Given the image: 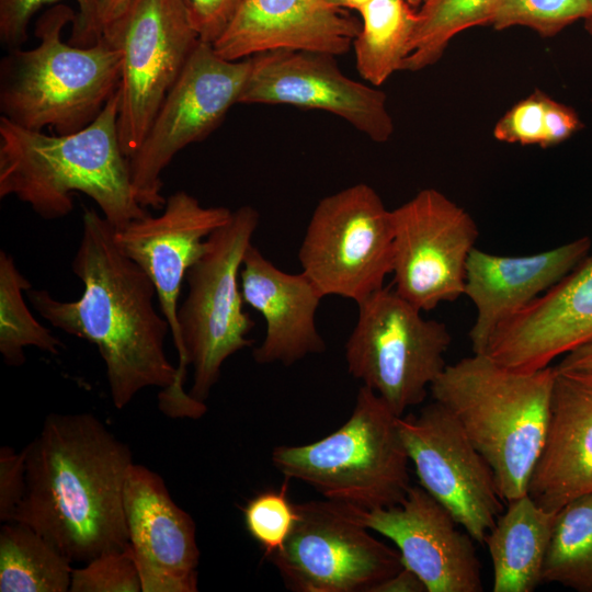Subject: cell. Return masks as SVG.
Listing matches in <instances>:
<instances>
[{"label":"cell","instance_id":"6da1fadb","mask_svg":"<svg viewBox=\"0 0 592 592\" xmlns=\"http://www.w3.org/2000/svg\"><path fill=\"white\" fill-rule=\"evenodd\" d=\"M115 227L84 208L79 247L71 262L83 283L77 300L61 301L47 289L25 292L52 326L98 348L112 402L123 409L144 388L159 387L160 410L171 418L200 419L207 407L178 386V369L164 350L170 326L153 307L156 287L117 246Z\"/></svg>","mask_w":592,"mask_h":592},{"label":"cell","instance_id":"7a4b0ae2","mask_svg":"<svg viewBox=\"0 0 592 592\" xmlns=\"http://www.w3.org/2000/svg\"><path fill=\"white\" fill-rule=\"evenodd\" d=\"M25 452V491L11 521L35 530L71 562L129 545L123 496L132 452L100 419L50 413Z\"/></svg>","mask_w":592,"mask_h":592},{"label":"cell","instance_id":"3957f363","mask_svg":"<svg viewBox=\"0 0 592 592\" xmlns=\"http://www.w3.org/2000/svg\"><path fill=\"white\" fill-rule=\"evenodd\" d=\"M118 101L116 91L90 125L68 135L26 129L1 116L0 197L14 195L46 220L67 216L76 192L92 198L116 229L147 216L119 145Z\"/></svg>","mask_w":592,"mask_h":592},{"label":"cell","instance_id":"277c9868","mask_svg":"<svg viewBox=\"0 0 592 592\" xmlns=\"http://www.w3.org/2000/svg\"><path fill=\"white\" fill-rule=\"evenodd\" d=\"M555 366L505 367L473 353L446 365L431 385L433 400L458 421L492 468L501 498L527 493L547 431Z\"/></svg>","mask_w":592,"mask_h":592},{"label":"cell","instance_id":"5b68a950","mask_svg":"<svg viewBox=\"0 0 592 592\" xmlns=\"http://www.w3.org/2000/svg\"><path fill=\"white\" fill-rule=\"evenodd\" d=\"M77 13L55 4L37 20L32 49L8 50L0 62V112L31 130L52 127L57 135L90 125L117 91L122 52L104 35L92 46L61 39V31Z\"/></svg>","mask_w":592,"mask_h":592},{"label":"cell","instance_id":"8992f818","mask_svg":"<svg viewBox=\"0 0 592 592\" xmlns=\"http://www.w3.org/2000/svg\"><path fill=\"white\" fill-rule=\"evenodd\" d=\"M398 418L363 385L343 425L310 444L276 446L272 463L325 499L363 511L397 505L412 486Z\"/></svg>","mask_w":592,"mask_h":592},{"label":"cell","instance_id":"52a82bcc","mask_svg":"<svg viewBox=\"0 0 592 592\" xmlns=\"http://www.w3.org/2000/svg\"><path fill=\"white\" fill-rule=\"evenodd\" d=\"M259 213L241 206L205 240L201 255L186 272L187 294L178 310L181 350L178 386L184 390L186 366L193 367L192 398L205 402L218 382L224 362L251 346L254 320L243 311L240 269L259 225Z\"/></svg>","mask_w":592,"mask_h":592},{"label":"cell","instance_id":"ba28073f","mask_svg":"<svg viewBox=\"0 0 592 592\" xmlns=\"http://www.w3.org/2000/svg\"><path fill=\"white\" fill-rule=\"evenodd\" d=\"M357 306V321L345 343L348 371L402 417L424 401L446 367L449 331L388 287Z\"/></svg>","mask_w":592,"mask_h":592},{"label":"cell","instance_id":"9c48e42d","mask_svg":"<svg viewBox=\"0 0 592 592\" xmlns=\"http://www.w3.org/2000/svg\"><path fill=\"white\" fill-rule=\"evenodd\" d=\"M298 258L301 272L323 297L362 303L392 273L391 210L365 183L323 197L312 212Z\"/></svg>","mask_w":592,"mask_h":592},{"label":"cell","instance_id":"30bf717a","mask_svg":"<svg viewBox=\"0 0 592 592\" xmlns=\"http://www.w3.org/2000/svg\"><path fill=\"white\" fill-rule=\"evenodd\" d=\"M102 35L122 52L117 132L129 158L201 39L180 0H130Z\"/></svg>","mask_w":592,"mask_h":592},{"label":"cell","instance_id":"8fae6325","mask_svg":"<svg viewBox=\"0 0 592 592\" xmlns=\"http://www.w3.org/2000/svg\"><path fill=\"white\" fill-rule=\"evenodd\" d=\"M297 521L280 550L266 557L295 592H372L403 565L371 534L355 508L329 499L295 504Z\"/></svg>","mask_w":592,"mask_h":592},{"label":"cell","instance_id":"7c38bea8","mask_svg":"<svg viewBox=\"0 0 592 592\" xmlns=\"http://www.w3.org/2000/svg\"><path fill=\"white\" fill-rule=\"evenodd\" d=\"M251 57L227 60L212 44L200 42L162 102L140 147L128 158L136 201L163 208L161 173L186 146L205 139L239 103Z\"/></svg>","mask_w":592,"mask_h":592},{"label":"cell","instance_id":"4fadbf2b","mask_svg":"<svg viewBox=\"0 0 592 592\" xmlns=\"http://www.w3.org/2000/svg\"><path fill=\"white\" fill-rule=\"evenodd\" d=\"M395 291L422 311L464 295L478 238L474 218L442 192L424 189L391 210Z\"/></svg>","mask_w":592,"mask_h":592},{"label":"cell","instance_id":"5bb4252c","mask_svg":"<svg viewBox=\"0 0 592 592\" xmlns=\"http://www.w3.org/2000/svg\"><path fill=\"white\" fill-rule=\"evenodd\" d=\"M398 426L420 486L476 543H483L502 513L494 473L455 417L433 400Z\"/></svg>","mask_w":592,"mask_h":592},{"label":"cell","instance_id":"9a60e30c","mask_svg":"<svg viewBox=\"0 0 592 592\" xmlns=\"http://www.w3.org/2000/svg\"><path fill=\"white\" fill-rule=\"evenodd\" d=\"M334 57L292 49L254 55L239 103L326 111L349 122L373 141H387L395 127L386 94L346 77Z\"/></svg>","mask_w":592,"mask_h":592},{"label":"cell","instance_id":"2e32d148","mask_svg":"<svg viewBox=\"0 0 592 592\" xmlns=\"http://www.w3.org/2000/svg\"><path fill=\"white\" fill-rule=\"evenodd\" d=\"M355 511L367 528L396 545L403 567L423 581L428 592L483 590L475 539L421 486H411L397 505Z\"/></svg>","mask_w":592,"mask_h":592},{"label":"cell","instance_id":"e0dca14e","mask_svg":"<svg viewBox=\"0 0 592 592\" xmlns=\"http://www.w3.org/2000/svg\"><path fill=\"white\" fill-rule=\"evenodd\" d=\"M123 501L143 592H196L200 549L195 523L172 500L163 479L133 464Z\"/></svg>","mask_w":592,"mask_h":592},{"label":"cell","instance_id":"ac0fdd59","mask_svg":"<svg viewBox=\"0 0 592 592\" xmlns=\"http://www.w3.org/2000/svg\"><path fill=\"white\" fill-rule=\"evenodd\" d=\"M231 214L227 207H206L193 195L178 191L166 200L159 216L148 214L115 229L117 246L152 281L178 353L181 350L178 300L182 282L203 252L205 240Z\"/></svg>","mask_w":592,"mask_h":592},{"label":"cell","instance_id":"d6986e66","mask_svg":"<svg viewBox=\"0 0 592 592\" xmlns=\"http://www.w3.org/2000/svg\"><path fill=\"white\" fill-rule=\"evenodd\" d=\"M592 342V255L504 321L482 354L515 371L534 372Z\"/></svg>","mask_w":592,"mask_h":592},{"label":"cell","instance_id":"ffe728a7","mask_svg":"<svg viewBox=\"0 0 592 592\" xmlns=\"http://www.w3.org/2000/svg\"><path fill=\"white\" fill-rule=\"evenodd\" d=\"M590 248L589 237L522 257L497 255L475 247L464 288L477 310L469 331L473 353L482 354L498 327L562 280L588 257Z\"/></svg>","mask_w":592,"mask_h":592},{"label":"cell","instance_id":"44dd1931","mask_svg":"<svg viewBox=\"0 0 592 592\" xmlns=\"http://www.w3.org/2000/svg\"><path fill=\"white\" fill-rule=\"evenodd\" d=\"M592 492V373L555 366L545 441L527 493L558 512Z\"/></svg>","mask_w":592,"mask_h":592},{"label":"cell","instance_id":"7402d4cb","mask_svg":"<svg viewBox=\"0 0 592 592\" xmlns=\"http://www.w3.org/2000/svg\"><path fill=\"white\" fill-rule=\"evenodd\" d=\"M361 24L326 0H242L225 33L213 44L227 60L276 50L346 53Z\"/></svg>","mask_w":592,"mask_h":592},{"label":"cell","instance_id":"603a6c76","mask_svg":"<svg viewBox=\"0 0 592 592\" xmlns=\"http://www.w3.org/2000/svg\"><path fill=\"white\" fill-rule=\"evenodd\" d=\"M240 288L244 304L265 320V337L252 352L257 363L289 366L326 350L316 326L323 296L303 272L282 271L251 243L240 269Z\"/></svg>","mask_w":592,"mask_h":592},{"label":"cell","instance_id":"cb8c5ba5","mask_svg":"<svg viewBox=\"0 0 592 592\" xmlns=\"http://www.w3.org/2000/svg\"><path fill=\"white\" fill-rule=\"evenodd\" d=\"M556 513L528 493L508 502L483 542L493 568V592H532L543 582Z\"/></svg>","mask_w":592,"mask_h":592},{"label":"cell","instance_id":"d4e9b609","mask_svg":"<svg viewBox=\"0 0 592 592\" xmlns=\"http://www.w3.org/2000/svg\"><path fill=\"white\" fill-rule=\"evenodd\" d=\"M361 29L353 41L356 69L374 87L402 70L418 23L408 0H372L356 10Z\"/></svg>","mask_w":592,"mask_h":592},{"label":"cell","instance_id":"484cf974","mask_svg":"<svg viewBox=\"0 0 592 592\" xmlns=\"http://www.w3.org/2000/svg\"><path fill=\"white\" fill-rule=\"evenodd\" d=\"M71 560L32 527L15 521L0 530L1 592H66Z\"/></svg>","mask_w":592,"mask_h":592},{"label":"cell","instance_id":"4316f807","mask_svg":"<svg viewBox=\"0 0 592 592\" xmlns=\"http://www.w3.org/2000/svg\"><path fill=\"white\" fill-rule=\"evenodd\" d=\"M542 580L592 592V492L556 513Z\"/></svg>","mask_w":592,"mask_h":592},{"label":"cell","instance_id":"83f0119b","mask_svg":"<svg viewBox=\"0 0 592 592\" xmlns=\"http://www.w3.org/2000/svg\"><path fill=\"white\" fill-rule=\"evenodd\" d=\"M499 0H423L410 54L402 70L419 71L437 62L453 37L489 25Z\"/></svg>","mask_w":592,"mask_h":592},{"label":"cell","instance_id":"f1b7e54d","mask_svg":"<svg viewBox=\"0 0 592 592\" xmlns=\"http://www.w3.org/2000/svg\"><path fill=\"white\" fill-rule=\"evenodd\" d=\"M31 282L20 272L7 251H0V353L9 366L25 362L24 348L35 346L58 354L62 343L29 309L23 292Z\"/></svg>","mask_w":592,"mask_h":592},{"label":"cell","instance_id":"f546056e","mask_svg":"<svg viewBox=\"0 0 592 592\" xmlns=\"http://www.w3.org/2000/svg\"><path fill=\"white\" fill-rule=\"evenodd\" d=\"M589 13V0H499L489 25L497 31L525 26L551 37Z\"/></svg>","mask_w":592,"mask_h":592},{"label":"cell","instance_id":"4dcf8cb0","mask_svg":"<svg viewBox=\"0 0 592 592\" xmlns=\"http://www.w3.org/2000/svg\"><path fill=\"white\" fill-rule=\"evenodd\" d=\"M57 0H0V42L4 48H20L27 41L31 18L44 4ZM79 7L72 23L69 44L78 47L94 45L102 36L98 0H76Z\"/></svg>","mask_w":592,"mask_h":592},{"label":"cell","instance_id":"1f68e13d","mask_svg":"<svg viewBox=\"0 0 592 592\" xmlns=\"http://www.w3.org/2000/svg\"><path fill=\"white\" fill-rule=\"evenodd\" d=\"M297 510L288 499V482L250 499L243 508L246 528L262 547L265 557L282 548L297 521Z\"/></svg>","mask_w":592,"mask_h":592},{"label":"cell","instance_id":"d6a6232c","mask_svg":"<svg viewBox=\"0 0 592 592\" xmlns=\"http://www.w3.org/2000/svg\"><path fill=\"white\" fill-rule=\"evenodd\" d=\"M71 592H140L138 567L130 545L104 553L72 570Z\"/></svg>","mask_w":592,"mask_h":592},{"label":"cell","instance_id":"836d02e7","mask_svg":"<svg viewBox=\"0 0 592 592\" xmlns=\"http://www.w3.org/2000/svg\"><path fill=\"white\" fill-rule=\"evenodd\" d=\"M547 98L536 89L515 103L494 125V138L508 144L542 146Z\"/></svg>","mask_w":592,"mask_h":592},{"label":"cell","instance_id":"e575fe53","mask_svg":"<svg viewBox=\"0 0 592 592\" xmlns=\"http://www.w3.org/2000/svg\"><path fill=\"white\" fill-rule=\"evenodd\" d=\"M202 42L214 44L228 29L242 0H180Z\"/></svg>","mask_w":592,"mask_h":592},{"label":"cell","instance_id":"d590c367","mask_svg":"<svg viewBox=\"0 0 592 592\" xmlns=\"http://www.w3.org/2000/svg\"><path fill=\"white\" fill-rule=\"evenodd\" d=\"M26 452L0 448V520L10 522L25 491Z\"/></svg>","mask_w":592,"mask_h":592},{"label":"cell","instance_id":"8d00e7d4","mask_svg":"<svg viewBox=\"0 0 592 592\" xmlns=\"http://www.w3.org/2000/svg\"><path fill=\"white\" fill-rule=\"evenodd\" d=\"M583 124L570 106L547 98L544 117L543 148L559 145L580 130Z\"/></svg>","mask_w":592,"mask_h":592},{"label":"cell","instance_id":"74e56055","mask_svg":"<svg viewBox=\"0 0 592 592\" xmlns=\"http://www.w3.org/2000/svg\"><path fill=\"white\" fill-rule=\"evenodd\" d=\"M372 592H428L423 581L411 570L402 567L395 574L376 585Z\"/></svg>","mask_w":592,"mask_h":592},{"label":"cell","instance_id":"f35d334b","mask_svg":"<svg viewBox=\"0 0 592 592\" xmlns=\"http://www.w3.org/2000/svg\"><path fill=\"white\" fill-rule=\"evenodd\" d=\"M556 367L559 369H577L592 373V342L563 355Z\"/></svg>","mask_w":592,"mask_h":592},{"label":"cell","instance_id":"ab89813d","mask_svg":"<svg viewBox=\"0 0 592 592\" xmlns=\"http://www.w3.org/2000/svg\"><path fill=\"white\" fill-rule=\"evenodd\" d=\"M130 0H98L99 20L103 29L117 19L129 4Z\"/></svg>","mask_w":592,"mask_h":592},{"label":"cell","instance_id":"60d3db41","mask_svg":"<svg viewBox=\"0 0 592 592\" xmlns=\"http://www.w3.org/2000/svg\"><path fill=\"white\" fill-rule=\"evenodd\" d=\"M330 5L340 10H357L372 0H326ZM413 7L419 8L423 0H408Z\"/></svg>","mask_w":592,"mask_h":592},{"label":"cell","instance_id":"b9f144b4","mask_svg":"<svg viewBox=\"0 0 592 592\" xmlns=\"http://www.w3.org/2000/svg\"><path fill=\"white\" fill-rule=\"evenodd\" d=\"M590 13L588 18L583 21L585 31L592 36V0H589Z\"/></svg>","mask_w":592,"mask_h":592}]
</instances>
